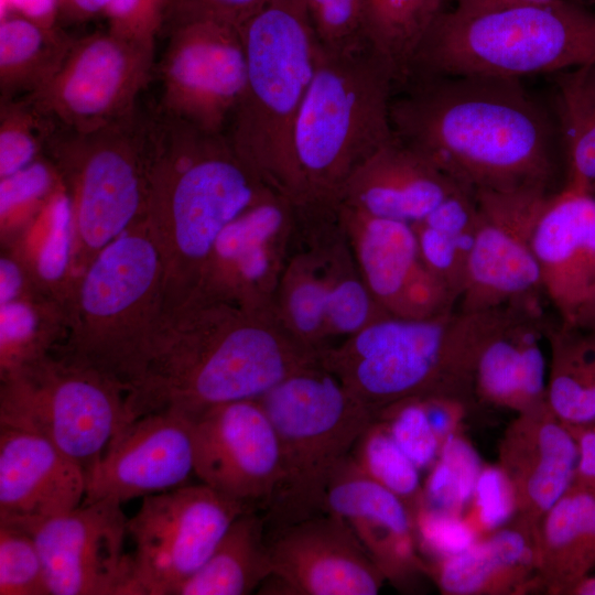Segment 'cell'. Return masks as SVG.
<instances>
[{
	"label": "cell",
	"instance_id": "obj_16",
	"mask_svg": "<svg viewBox=\"0 0 595 595\" xmlns=\"http://www.w3.org/2000/svg\"><path fill=\"white\" fill-rule=\"evenodd\" d=\"M154 45L110 30L74 37L62 64L29 97L58 127L86 132L137 109L154 73Z\"/></svg>",
	"mask_w": 595,
	"mask_h": 595
},
{
	"label": "cell",
	"instance_id": "obj_10",
	"mask_svg": "<svg viewBox=\"0 0 595 595\" xmlns=\"http://www.w3.org/2000/svg\"><path fill=\"white\" fill-rule=\"evenodd\" d=\"M285 266L272 311L317 355L388 315L359 272L337 202L294 203Z\"/></svg>",
	"mask_w": 595,
	"mask_h": 595
},
{
	"label": "cell",
	"instance_id": "obj_41",
	"mask_svg": "<svg viewBox=\"0 0 595 595\" xmlns=\"http://www.w3.org/2000/svg\"><path fill=\"white\" fill-rule=\"evenodd\" d=\"M480 470V461L473 446L459 435L448 434L442 441L439 456L426 478L421 502L461 513L473 499Z\"/></svg>",
	"mask_w": 595,
	"mask_h": 595
},
{
	"label": "cell",
	"instance_id": "obj_29",
	"mask_svg": "<svg viewBox=\"0 0 595 595\" xmlns=\"http://www.w3.org/2000/svg\"><path fill=\"white\" fill-rule=\"evenodd\" d=\"M1 249L19 262L39 293L66 306L77 277L72 267V207L64 185L29 221L1 239Z\"/></svg>",
	"mask_w": 595,
	"mask_h": 595
},
{
	"label": "cell",
	"instance_id": "obj_8",
	"mask_svg": "<svg viewBox=\"0 0 595 595\" xmlns=\"http://www.w3.org/2000/svg\"><path fill=\"white\" fill-rule=\"evenodd\" d=\"M258 400L279 443L277 485L261 510L268 538L326 512L329 483L376 413L320 361Z\"/></svg>",
	"mask_w": 595,
	"mask_h": 595
},
{
	"label": "cell",
	"instance_id": "obj_17",
	"mask_svg": "<svg viewBox=\"0 0 595 595\" xmlns=\"http://www.w3.org/2000/svg\"><path fill=\"white\" fill-rule=\"evenodd\" d=\"M554 191L527 187L476 192L478 218L465 282L455 311L474 313L508 303L547 300L529 229Z\"/></svg>",
	"mask_w": 595,
	"mask_h": 595
},
{
	"label": "cell",
	"instance_id": "obj_30",
	"mask_svg": "<svg viewBox=\"0 0 595 595\" xmlns=\"http://www.w3.org/2000/svg\"><path fill=\"white\" fill-rule=\"evenodd\" d=\"M271 574L262 512L249 509L231 522L207 561L172 595H247Z\"/></svg>",
	"mask_w": 595,
	"mask_h": 595
},
{
	"label": "cell",
	"instance_id": "obj_35",
	"mask_svg": "<svg viewBox=\"0 0 595 595\" xmlns=\"http://www.w3.org/2000/svg\"><path fill=\"white\" fill-rule=\"evenodd\" d=\"M537 549L519 530L502 529L467 550L440 560L436 580L448 594L493 589L537 563Z\"/></svg>",
	"mask_w": 595,
	"mask_h": 595
},
{
	"label": "cell",
	"instance_id": "obj_45",
	"mask_svg": "<svg viewBox=\"0 0 595 595\" xmlns=\"http://www.w3.org/2000/svg\"><path fill=\"white\" fill-rule=\"evenodd\" d=\"M407 456L420 468L432 466L440 453L441 439L434 432L422 397L391 403L376 413Z\"/></svg>",
	"mask_w": 595,
	"mask_h": 595
},
{
	"label": "cell",
	"instance_id": "obj_39",
	"mask_svg": "<svg viewBox=\"0 0 595 595\" xmlns=\"http://www.w3.org/2000/svg\"><path fill=\"white\" fill-rule=\"evenodd\" d=\"M56 128L29 97L0 100V178L45 155Z\"/></svg>",
	"mask_w": 595,
	"mask_h": 595
},
{
	"label": "cell",
	"instance_id": "obj_13",
	"mask_svg": "<svg viewBox=\"0 0 595 595\" xmlns=\"http://www.w3.org/2000/svg\"><path fill=\"white\" fill-rule=\"evenodd\" d=\"M165 24L167 41L158 65L160 111L201 130L225 133L246 87L239 25L177 1Z\"/></svg>",
	"mask_w": 595,
	"mask_h": 595
},
{
	"label": "cell",
	"instance_id": "obj_38",
	"mask_svg": "<svg viewBox=\"0 0 595 595\" xmlns=\"http://www.w3.org/2000/svg\"><path fill=\"white\" fill-rule=\"evenodd\" d=\"M558 113L566 160V185L595 197V65L559 73Z\"/></svg>",
	"mask_w": 595,
	"mask_h": 595
},
{
	"label": "cell",
	"instance_id": "obj_25",
	"mask_svg": "<svg viewBox=\"0 0 595 595\" xmlns=\"http://www.w3.org/2000/svg\"><path fill=\"white\" fill-rule=\"evenodd\" d=\"M84 468L43 436L0 425V523L31 531L84 500Z\"/></svg>",
	"mask_w": 595,
	"mask_h": 595
},
{
	"label": "cell",
	"instance_id": "obj_40",
	"mask_svg": "<svg viewBox=\"0 0 595 595\" xmlns=\"http://www.w3.org/2000/svg\"><path fill=\"white\" fill-rule=\"evenodd\" d=\"M357 466L405 504L421 502L420 468L407 456L378 419L365 430L350 452Z\"/></svg>",
	"mask_w": 595,
	"mask_h": 595
},
{
	"label": "cell",
	"instance_id": "obj_2",
	"mask_svg": "<svg viewBox=\"0 0 595 595\" xmlns=\"http://www.w3.org/2000/svg\"><path fill=\"white\" fill-rule=\"evenodd\" d=\"M318 361L273 313L193 293L162 313L145 371L126 394L129 421L161 410L192 418L259 399Z\"/></svg>",
	"mask_w": 595,
	"mask_h": 595
},
{
	"label": "cell",
	"instance_id": "obj_54",
	"mask_svg": "<svg viewBox=\"0 0 595 595\" xmlns=\"http://www.w3.org/2000/svg\"><path fill=\"white\" fill-rule=\"evenodd\" d=\"M577 326L595 331V286L570 321Z\"/></svg>",
	"mask_w": 595,
	"mask_h": 595
},
{
	"label": "cell",
	"instance_id": "obj_20",
	"mask_svg": "<svg viewBox=\"0 0 595 595\" xmlns=\"http://www.w3.org/2000/svg\"><path fill=\"white\" fill-rule=\"evenodd\" d=\"M188 420L194 474L217 493L262 510L279 476V443L259 400L218 404Z\"/></svg>",
	"mask_w": 595,
	"mask_h": 595
},
{
	"label": "cell",
	"instance_id": "obj_19",
	"mask_svg": "<svg viewBox=\"0 0 595 595\" xmlns=\"http://www.w3.org/2000/svg\"><path fill=\"white\" fill-rule=\"evenodd\" d=\"M127 521L120 502L100 499L33 528L51 595H129Z\"/></svg>",
	"mask_w": 595,
	"mask_h": 595
},
{
	"label": "cell",
	"instance_id": "obj_11",
	"mask_svg": "<svg viewBox=\"0 0 595 595\" xmlns=\"http://www.w3.org/2000/svg\"><path fill=\"white\" fill-rule=\"evenodd\" d=\"M318 358L375 413L408 398L452 394L462 386L458 314L385 316Z\"/></svg>",
	"mask_w": 595,
	"mask_h": 595
},
{
	"label": "cell",
	"instance_id": "obj_50",
	"mask_svg": "<svg viewBox=\"0 0 595 595\" xmlns=\"http://www.w3.org/2000/svg\"><path fill=\"white\" fill-rule=\"evenodd\" d=\"M240 24L269 0H174Z\"/></svg>",
	"mask_w": 595,
	"mask_h": 595
},
{
	"label": "cell",
	"instance_id": "obj_27",
	"mask_svg": "<svg viewBox=\"0 0 595 595\" xmlns=\"http://www.w3.org/2000/svg\"><path fill=\"white\" fill-rule=\"evenodd\" d=\"M461 188L466 187L394 136L354 171L338 201L413 225Z\"/></svg>",
	"mask_w": 595,
	"mask_h": 595
},
{
	"label": "cell",
	"instance_id": "obj_43",
	"mask_svg": "<svg viewBox=\"0 0 595 595\" xmlns=\"http://www.w3.org/2000/svg\"><path fill=\"white\" fill-rule=\"evenodd\" d=\"M0 595H51L31 531L0 523Z\"/></svg>",
	"mask_w": 595,
	"mask_h": 595
},
{
	"label": "cell",
	"instance_id": "obj_18",
	"mask_svg": "<svg viewBox=\"0 0 595 595\" xmlns=\"http://www.w3.org/2000/svg\"><path fill=\"white\" fill-rule=\"evenodd\" d=\"M294 214V202L272 190L249 206L216 239L193 293L273 313Z\"/></svg>",
	"mask_w": 595,
	"mask_h": 595
},
{
	"label": "cell",
	"instance_id": "obj_6",
	"mask_svg": "<svg viewBox=\"0 0 595 595\" xmlns=\"http://www.w3.org/2000/svg\"><path fill=\"white\" fill-rule=\"evenodd\" d=\"M239 28L246 87L225 134L267 186L295 202L294 127L318 42L301 0H269Z\"/></svg>",
	"mask_w": 595,
	"mask_h": 595
},
{
	"label": "cell",
	"instance_id": "obj_1",
	"mask_svg": "<svg viewBox=\"0 0 595 595\" xmlns=\"http://www.w3.org/2000/svg\"><path fill=\"white\" fill-rule=\"evenodd\" d=\"M391 99L394 136L473 192L537 187L556 173L553 131L518 78L413 76Z\"/></svg>",
	"mask_w": 595,
	"mask_h": 595
},
{
	"label": "cell",
	"instance_id": "obj_3",
	"mask_svg": "<svg viewBox=\"0 0 595 595\" xmlns=\"http://www.w3.org/2000/svg\"><path fill=\"white\" fill-rule=\"evenodd\" d=\"M271 190L225 133L151 117L147 220L163 261V312L196 290L220 232Z\"/></svg>",
	"mask_w": 595,
	"mask_h": 595
},
{
	"label": "cell",
	"instance_id": "obj_42",
	"mask_svg": "<svg viewBox=\"0 0 595 595\" xmlns=\"http://www.w3.org/2000/svg\"><path fill=\"white\" fill-rule=\"evenodd\" d=\"M62 185L54 163L46 155L0 178L1 239L29 221Z\"/></svg>",
	"mask_w": 595,
	"mask_h": 595
},
{
	"label": "cell",
	"instance_id": "obj_36",
	"mask_svg": "<svg viewBox=\"0 0 595 595\" xmlns=\"http://www.w3.org/2000/svg\"><path fill=\"white\" fill-rule=\"evenodd\" d=\"M66 333V312L36 291L0 301V379L48 355Z\"/></svg>",
	"mask_w": 595,
	"mask_h": 595
},
{
	"label": "cell",
	"instance_id": "obj_37",
	"mask_svg": "<svg viewBox=\"0 0 595 595\" xmlns=\"http://www.w3.org/2000/svg\"><path fill=\"white\" fill-rule=\"evenodd\" d=\"M442 6L443 0H365L368 42L396 85L409 79L419 46L444 12Z\"/></svg>",
	"mask_w": 595,
	"mask_h": 595
},
{
	"label": "cell",
	"instance_id": "obj_48",
	"mask_svg": "<svg viewBox=\"0 0 595 595\" xmlns=\"http://www.w3.org/2000/svg\"><path fill=\"white\" fill-rule=\"evenodd\" d=\"M174 0H110L104 17L108 30L129 40L154 45Z\"/></svg>",
	"mask_w": 595,
	"mask_h": 595
},
{
	"label": "cell",
	"instance_id": "obj_14",
	"mask_svg": "<svg viewBox=\"0 0 595 595\" xmlns=\"http://www.w3.org/2000/svg\"><path fill=\"white\" fill-rule=\"evenodd\" d=\"M249 509L203 483L143 497L127 521L133 543L129 595H172L207 561L231 522Z\"/></svg>",
	"mask_w": 595,
	"mask_h": 595
},
{
	"label": "cell",
	"instance_id": "obj_32",
	"mask_svg": "<svg viewBox=\"0 0 595 595\" xmlns=\"http://www.w3.org/2000/svg\"><path fill=\"white\" fill-rule=\"evenodd\" d=\"M547 404L569 426L595 423V331L559 316L551 333Z\"/></svg>",
	"mask_w": 595,
	"mask_h": 595
},
{
	"label": "cell",
	"instance_id": "obj_5",
	"mask_svg": "<svg viewBox=\"0 0 595 595\" xmlns=\"http://www.w3.org/2000/svg\"><path fill=\"white\" fill-rule=\"evenodd\" d=\"M394 86L389 66L370 45L332 52L318 44L294 127V203L337 202L354 171L394 139Z\"/></svg>",
	"mask_w": 595,
	"mask_h": 595
},
{
	"label": "cell",
	"instance_id": "obj_9",
	"mask_svg": "<svg viewBox=\"0 0 595 595\" xmlns=\"http://www.w3.org/2000/svg\"><path fill=\"white\" fill-rule=\"evenodd\" d=\"M151 116L137 108L99 129L57 126L45 155L69 197L78 277L122 232L148 218Z\"/></svg>",
	"mask_w": 595,
	"mask_h": 595
},
{
	"label": "cell",
	"instance_id": "obj_52",
	"mask_svg": "<svg viewBox=\"0 0 595 595\" xmlns=\"http://www.w3.org/2000/svg\"><path fill=\"white\" fill-rule=\"evenodd\" d=\"M61 21L83 23L104 17L110 0H57Z\"/></svg>",
	"mask_w": 595,
	"mask_h": 595
},
{
	"label": "cell",
	"instance_id": "obj_26",
	"mask_svg": "<svg viewBox=\"0 0 595 595\" xmlns=\"http://www.w3.org/2000/svg\"><path fill=\"white\" fill-rule=\"evenodd\" d=\"M326 512L349 526L386 578L401 581L420 566L408 505L367 476L350 454L329 483Z\"/></svg>",
	"mask_w": 595,
	"mask_h": 595
},
{
	"label": "cell",
	"instance_id": "obj_21",
	"mask_svg": "<svg viewBox=\"0 0 595 595\" xmlns=\"http://www.w3.org/2000/svg\"><path fill=\"white\" fill-rule=\"evenodd\" d=\"M338 209L361 278L388 315L421 320L455 311V300L423 263L411 224L340 201Z\"/></svg>",
	"mask_w": 595,
	"mask_h": 595
},
{
	"label": "cell",
	"instance_id": "obj_22",
	"mask_svg": "<svg viewBox=\"0 0 595 595\" xmlns=\"http://www.w3.org/2000/svg\"><path fill=\"white\" fill-rule=\"evenodd\" d=\"M192 473L188 418L174 410L150 412L120 428L85 472L83 502L143 498L185 485Z\"/></svg>",
	"mask_w": 595,
	"mask_h": 595
},
{
	"label": "cell",
	"instance_id": "obj_33",
	"mask_svg": "<svg viewBox=\"0 0 595 595\" xmlns=\"http://www.w3.org/2000/svg\"><path fill=\"white\" fill-rule=\"evenodd\" d=\"M62 28L24 17H0V100L37 91L55 74L73 42Z\"/></svg>",
	"mask_w": 595,
	"mask_h": 595
},
{
	"label": "cell",
	"instance_id": "obj_15",
	"mask_svg": "<svg viewBox=\"0 0 595 595\" xmlns=\"http://www.w3.org/2000/svg\"><path fill=\"white\" fill-rule=\"evenodd\" d=\"M545 300L508 303L462 313L459 336L464 382L484 399L511 408L547 403L551 333Z\"/></svg>",
	"mask_w": 595,
	"mask_h": 595
},
{
	"label": "cell",
	"instance_id": "obj_7",
	"mask_svg": "<svg viewBox=\"0 0 595 595\" xmlns=\"http://www.w3.org/2000/svg\"><path fill=\"white\" fill-rule=\"evenodd\" d=\"M595 65V11L571 0L482 13L443 12L411 75L518 78Z\"/></svg>",
	"mask_w": 595,
	"mask_h": 595
},
{
	"label": "cell",
	"instance_id": "obj_34",
	"mask_svg": "<svg viewBox=\"0 0 595 595\" xmlns=\"http://www.w3.org/2000/svg\"><path fill=\"white\" fill-rule=\"evenodd\" d=\"M477 218L475 192L461 188L412 225L423 263L456 304L465 282Z\"/></svg>",
	"mask_w": 595,
	"mask_h": 595
},
{
	"label": "cell",
	"instance_id": "obj_24",
	"mask_svg": "<svg viewBox=\"0 0 595 595\" xmlns=\"http://www.w3.org/2000/svg\"><path fill=\"white\" fill-rule=\"evenodd\" d=\"M545 299L570 321L595 286V197L564 184L545 196L529 229Z\"/></svg>",
	"mask_w": 595,
	"mask_h": 595
},
{
	"label": "cell",
	"instance_id": "obj_51",
	"mask_svg": "<svg viewBox=\"0 0 595 595\" xmlns=\"http://www.w3.org/2000/svg\"><path fill=\"white\" fill-rule=\"evenodd\" d=\"M570 428L574 432L578 450L575 480L595 486V423Z\"/></svg>",
	"mask_w": 595,
	"mask_h": 595
},
{
	"label": "cell",
	"instance_id": "obj_53",
	"mask_svg": "<svg viewBox=\"0 0 595 595\" xmlns=\"http://www.w3.org/2000/svg\"><path fill=\"white\" fill-rule=\"evenodd\" d=\"M559 0H457L455 10L462 13H482L515 7L551 3Z\"/></svg>",
	"mask_w": 595,
	"mask_h": 595
},
{
	"label": "cell",
	"instance_id": "obj_28",
	"mask_svg": "<svg viewBox=\"0 0 595 595\" xmlns=\"http://www.w3.org/2000/svg\"><path fill=\"white\" fill-rule=\"evenodd\" d=\"M544 405V404H543ZM543 405L526 414L508 442L506 470L518 501L531 515L541 516L576 479L577 443L572 429Z\"/></svg>",
	"mask_w": 595,
	"mask_h": 595
},
{
	"label": "cell",
	"instance_id": "obj_49",
	"mask_svg": "<svg viewBox=\"0 0 595 595\" xmlns=\"http://www.w3.org/2000/svg\"><path fill=\"white\" fill-rule=\"evenodd\" d=\"M18 14L44 28H61L57 0H0V17Z\"/></svg>",
	"mask_w": 595,
	"mask_h": 595
},
{
	"label": "cell",
	"instance_id": "obj_4",
	"mask_svg": "<svg viewBox=\"0 0 595 595\" xmlns=\"http://www.w3.org/2000/svg\"><path fill=\"white\" fill-rule=\"evenodd\" d=\"M164 268L148 220L108 246L77 277L66 333L51 351L94 369L126 394L149 364L163 312Z\"/></svg>",
	"mask_w": 595,
	"mask_h": 595
},
{
	"label": "cell",
	"instance_id": "obj_12",
	"mask_svg": "<svg viewBox=\"0 0 595 595\" xmlns=\"http://www.w3.org/2000/svg\"><path fill=\"white\" fill-rule=\"evenodd\" d=\"M128 422L120 386L52 353L0 379V425L43 436L85 472Z\"/></svg>",
	"mask_w": 595,
	"mask_h": 595
},
{
	"label": "cell",
	"instance_id": "obj_23",
	"mask_svg": "<svg viewBox=\"0 0 595 595\" xmlns=\"http://www.w3.org/2000/svg\"><path fill=\"white\" fill-rule=\"evenodd\" d=\"M267 540L269 578L277 593L375 595L386 578L349 526L331 512L291 524Z\"/></svg>",
	"mask_w": 595,
	"mask_h": 595
},
{
	"label": "cell",
	"instance_id": "obj_47",
	"mask_svg": "<svg viewBox=\"0 0 595 595\" xmlns=\"http://www.w3.org/2000/svg\"><path fill=\"white\" fill-rule=\"evenodd\" d=\"M474 511L469 521L477 531H491L504 526L518 504L515 485L504 468H482L473 495Z\"/></svg>",
	"mask_w": 595,
	"mask_h": 595
},
{
	"label": "cell",
	"instance_id": "obj_44",
	"mask_svg": "<svg viewBox=\"0 0 595 595\" xmlns=\"http://www.w3.org/2000/svg\"><path fill=\"white\" fill-rule=\"evenodd\" d=\"M320 46L349 52L370 45L366 35L365 0H301Z\"/></svg>",
	"mask_w": 595,
	"mask_h": 595
},
{
	"label": "cell",
	"instance_id": "obj_31",
	"mask_svg": "<svg viewBox=\"0 0 595 595\" xmlns=\"http://www.w3.org/2000/svg\"><path fill=\"white\" fill-rule=\"evenodd\" d=\"M541 563L552 586L570 593L595 565V486L575 480L544 513Z\"/></svg>",
	"mask_w": 595,
	"mask_h": 595
},
{
	"label": "cell",
	"instance_id": "obj_46",
	"mask_svg": "<svg viewBox=\"0 0 595 595\" xmlns=\"http://www.w3.org/2000/svg\"><path fill=\"white\" fill-rule=\"evenodd\" d=\"M413 521L421 547L441 560L467 550L478 540V531L469 520L422 502Z\"/></svg>",
	"mask_w": 595,
	"mask_h": 595
},
{
	"label": "cell",
	"instance_id": "obj_55",
	"mask_svg": "<svg viewBox=\"0 0 595 595\" xmlns=\"http://www.w3.org/2000/svg\"><path fill=\"white\" fill-rule=\"evenodd\" d=\"M578 595H595V575H586L570 592Z\"/></svg>",
	"mask_w": 595,
	"mask_h": 595
}]
</instances>
